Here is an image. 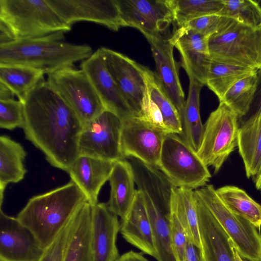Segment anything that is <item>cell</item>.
I'll list each match as a JSON object with an SVG mask.
<instances>
[{
  "label": "cell",
  "mask_w": 261,
  "mask_h": 261,
  "mask_svg": "<svg viewBox=\"0 0 261 261\" xmlns=\"http://www.w3.org/2000/svg\"><path fill=\"white\" fill-rule=\"evenodd\" d=\"M20 101L25 138L51 166L68 172L79 155L82 122L47 81L38 83Z\"/></svg>",
  "instance_id": "cell-1"
},
{
  "label": "cell",
  "mask_w": 261,
  "mask_h": 261,
  "mask_svg": "<svg viewBox=\"0 0 261 261\" xmlns=\"http://www.w3.org/2000/svg\"><path fill=\"white\" fill-rule=\"evenodd\" d=\"M87 199L73 181L31 198L17 215L44 249Z\"/></svg>",
  "instance_id": "cell-2"
},
{
  "label": "cell",
  "mask_w": 261,
  "mask_h": 261,
  "mask_svg": "<svg viewBox=\"0 0 261 261\" xmlns=\"http://www.w3.org/2000/svg\"><path fill=\"white\" fill-rule=\"evenodd\" d=\"M64 32L15 40L0 44V64H18L39 69L49 74L83 61L92 54L88 45L64 41Z\"/></svg>",
  "instance_id": "cell-3"
},
{
  "label": "cell",
  "mask_w": 261,
  "mask_h": 261,
  "mask_svg": "<svg viewBox=\"0 0 261 261\" xmlns=\"http://www.w3.org/2000/svg\"><path fill=\"white\" fill-rule=\"evenodd\" d=\"M0 25L13 40L71 30L46 0H0Z\"/></svg>",
  "instance_id": "cell-4"
},
{
  "label": "cell",
  "mask_w": 261,
  "mask_h": 261,
  "mask_svg": "<svg viewBox=\"0 0 261 261\" xmlns=\"http://www.w3.org/2000/svg\"><path fill=\"white\" fill-rule=\"evenodd\" d=\"M208 47L212 60L256 70L261 67V28L229 18L219 32L209 37Z\"/></svg>",
  "instance_id": "cell-5"
},
{
  "label": "cell",
  "mask_w": 261,
  "mask_h": 261,
  "mask_svg": "<svg viewBox=\"0 0 261 261\" xmlns=\"http://www.w3.org/2000/svg\"><path fill=\"white\" fill-rule=\"evenodd\" d=\"M158 168L177 188L193 190L205 186L211 177L197 152L175 134L166 135Z\"/></svg>",
  "instance_id": "cell-6"
},
{
  "label": "cell",
  "mask_w": 261,
  "mask_h": 261,
  "mask_svg": "<svg viewBox=\"0 0 261 261\" xmlns=\"http://www.w3.org/2000/svg\"><path fill=\"white\" fill-rule=\"evenodd\" d=\"M238 117L225 103L220 102L204 125L197 154L207 166L219 171L230 154L238 146Z\"/></svg>",
  "instance_id": "cell-7"
},
{
  "label": "cell",
  "mask_w": 261,
  "mask_h": 261,
  "mask_svg": "<svg viewBox=\"0 0 261 261\" xmlns=\"http://www.w3.org/2000/svg\"><path fill=\"white\" fill-rule=\"evenodd\" d=\"M195 191L229 237L240 256L249 261H261L260 229L230 211L213 185H205Z\"/></svg>",
  "instance_id": "cell-8"
},
{
  "label": "cell",
  "mask_w": 261,
  "mask_h": 261,
  "mask_svg": "<svg viewBox=\"0 0 261 261\" xmlns=\"http://www.w3.org/2000/svg\"><path fill=\"white\" fill-rule=\"evenodd\" d=\"M46 81L73 110L84 125L106 110L81 69L64 68L48 74Z\"/></svg>",
  "instance_id": "cell-9"
},
{
  "label": "cell",
  "mask_w": 261,
  "mask_h": 261,
  "mask_svg": "<svg viewBox=\"0 0 261 261\" xmlns=\"http://www.w3.org/2000/svg\"><path fill=\"white\" fill-rule=\"evenodd\" d=\"M122 120L105 110L85 124L79 142V155L90 156L114 162L124 159L120 150Z\"/></svg>",
  "instance_id": "cell-10"
},
{
  "label": "cell",
  "mask_w": 261,
  "mask_h": 261,
  "mask_svg": "<svg viewBox=\"0 0 261 261\" xmlns=\"http://www.w3.org/2000/svg\"><path fill=\"white\" fill-rule=\"evenodd\" d=\"M168 134L138 117L123 120L121 154L124 159L133 157L158 168L164 140Z\"/></svg>",
  "instance_id": "cell-11"
},
{
  "label": "cell",
  "mask_w": 261,
  "mask_h": 261,
  "mask_svg": "<svg viewBox=\"0 0 261 261\" xmlns=\"http://www.w3.org/2000/svg\"><path fill=\"white\" fill-rule=\"evenodd\" d=\"M99 49L106 67L124 100L135 116L139 117L146 89L145 67L112 49L105 47Z\"/></svg>",
  "instance_id": "cell-12"
},
{
  "label": "cell",
  "mask_w": 261,
  "mask_h": 261,
  "mask_svg": "<svg viewBox=\"0 0 261 261\" xmlns=\"http://www.w3.org/2000/svg\"><path fill=\"white\" fill-rule=\"evenodd\" d=\"M122 27L147 37L164 33L174 22L169 0H116Z\"/></svg>",
  "instance_id": "cell-13"
},
{
  "label": "cell",
  "mask_w": 261,
  "mask_h": 261,
  "mask_svg": "<svg viewBox=\"0 0 261 261\" xmlns=\"http://www.w3.org/2000/svg\"><path fill=\"white\" fill-rule=\"evenodd\" d=\"M146 89L142 110L139 117L168 133L181 136L183 132L180 115L169 98L156 74L145 67Z\"/></svg>",
  "instance_id": "cell-14"
},
{
  "label": "cell",
  "mask_w": 261,
  "mask_h": 261,
  "mask_svg": "<svg viewBox=\"0 0 261 261\" xmlns=\"http://www.w3.org/2000/svg\"><path fill=\"white\" fill-rule=\"evenodd\" d=\"M68 24L90 21L117 31L122 24L116 0H46Z\"/></svg>",
  "instance_id": "cell-15"
},
{
  "label": "cell",
  "mask_w": 261,
  "mask_h": 261,
  "mask_svg": "<svg viewBox=\"0 0 261 261\" xmlns=\"http://www.w3.org/2000/svg\"><path fill=\"white\" fill-rule=\"evenodd\" d=\"M44 249L16 217L0 208V261H39Z\"/></svg>",
  "instance_id": "cell-16"
},
{
  "label": "cell",
  "mask_w": 261,
  "mask_h": 261,
  "mask_svg": "<svg viewBox=\"0 0 261 261\" xmlns=\"http://www.w3.org/2000/svg\"><path fill=\"white\" fill-rule=\"evenodd\" d=\"M146 38L150 44L155 63L154 73L164 90L177 108L182 121L186 101L179 77L181 65L174 58V46L165 32Z\"/></svg>",
  "instance_id": "cell-17"
},
{
  "label": "cell",
  "mask_w": 261,
  "mask_h": 261,
  "mask_svg": "<svg viewBox=\"0 0 261 261\" xmlns=\"http://www.w3.org/2000/svg\"><path fill=\"white\" fill-rule=\"evenodd\" d=\"M208 37L186 27H179L170 37L171 43L179 51L181 66L189 78L203 85L212 62L208 47Z\"/></svg>",
  "instance_id": "cell-18"
},
{
  "label": "cell",
  "mask_w": 261,
  "mask_h": 261,
  "mask_svg": "<svg viewBox=\"0 0 261 261\" xmlns=\"http://www.w3.org/2000/svg\"><path fill=\"white\" fill-rule=\"evenodd\" d=\"M80 68L91 82L106 110L122 120L135 117L106 67L99 48L82 62Z\"/></svg>",
  "instance_id": "cell-19"
},
{
  "label": "cell",
  "mask_w": 261,
  "mask_h": 261,
  "mask_svg": "<svg viewBox=\"0 0 261 261\" xmlns=\"http://www.w3.org/2000/svg\"><path fill=\"white\" fill-rule=\"evenodd\" d=\"M194 192L204 260L237 261L230 238Z\"/></svg>",
  "instance_id": "cell-20"
},
{
  "label": "cell",
  "mask_w": 261,
  "mask_h": 261,
  "mask_svg": "<svg viewBox=\"0 0 261 261\" xmlns=\"http://www.w3.org/2000/svg\"><path fill=\"white\" fill-rule=\"evenodd\" d=\"M92 206L91 246L94 261H116L120 256L116 245L120 231L118 217L107 203Z\"/></svg>",
  "instance_id": "cell-21"
},
{
  "label": "cell",
  "mask_w": 261,
  "mask_h": 261,
  "mask_svg": "<svg viewBox=\"0 0 261 261\" xmlns=\"http://www.w3.org/2000/svg\"><path fill=\"white\" fill-rule=\"evenodd\" d=\"M113 162L100 159L79 155L67 173L86 196L88 202L97 203L99 192L109 178Z\"/></svg>",
  "instance_id": "cell-22"
},
{
  "label": "cell",
  "mask_w": 261,
  "mask_h": 261,
  "mask_svg": "<svg viewBox=\"0 0 261 261\" xmlns=\"http://www.w3.org/2000/svg\"><path fill=\"white\" fill-rule=\"evenodd\" d=\"M120 232L128 243L144 253L156 258L150 221L143 194L138 190L129 212L126 218L121 220Z\"/></svg>",
  "instance_id": "cell-23"
},
{
  "label": "cell",
  "mask_w": 261,
  "mask_h": 261,
  "mask_svg": "<svg viewBox=\"0 0 261 261\" xmlns=\"http://www.w3.org/2000/svg\"><path fill=\"white\" fill-rule=\"evenodd\" d=\"M126 160L131 165L138 190L159 206L171 210L172 196L177 187L158 168L133 157Z\"/></svg>",
  "instance_id": "cell-24"
},
{
  "label": "cell",
  "mask_w": 261,
  "mask_h": 261,
  "mask_svg": "<svg viewBox=\"0 0 261 261\" xmlns=\"http://www.w3.org/2000/svg\"><path fill=\"white\" fill-rule=\"evenodd\" d=\"M109 181L111 190L107 203L110 211L122 220L130 210L137 191L133 171L126 159L113 162Z\"/></svg>",
  "instance_id": "cell-25"
},
{
  "label": "cell",
  "mask_w": 261,
  "mask_h": 261,
  "mask_svg": "<svg viewBox=\"0 0 261 261\" xmlns=\"http://www.w3.org/2000/svg\"><path fill=\"white\" fill-rule=\"evenodd\" d=\"M92 206L84 203L73 216L63 261H94L91 246Z\"/></svg>",
  "instance_id": "cell-26"
},
{
  "label": "cell",
  "mask_w": 261,
  "mask_h": 261,
  "mask_svg": "<svg viewBox=\"0 0 261 261\" xmlns=\"http://www.w3.org/2000/svg\"><path fill=\"white\" fill-rule=\"evenodd\" d=\"M238 147L247 177H254L261 169V110L239 127Z\"/></svg>",
  "instance_id": "cell-27"
},
{
  "label": "cell",
  "mask_w": 261,
  "mask_h": 261,
  "mask_svg": "<svg viewBox=\"0 0 261 261\" xmlns=\"http://www.w3.org/2000/svg\"><path fill=\"white\" fill-rule=\"evenodd\" d=\"M27 152L18 142L9 137H0V205L4 191L10 183L21 181L27 172L24 165Z\"/></svg>",
  "instance_id": "cell-28"
},
{
  "label": "cell",
  "mask_w": 261,
  "mask_h": 261,
  "mask_svg": "<svg viewBox=\"0 0 261 261\" xmlns=\"http://www.w3.org/2000/svg\"><path fill=\"white\" fill-rule=\"evenodd\" d=\"M187 99L182 116L183 132L181 137L196 152L200 146L203 132L200 115V94L202 84L189 78Z\"/></svg>",
  "instance_id": "cell-29"
},
{
  "label": "cell",
  "mask_w": 261,
  "mask_h": 261,
  "mask_svg": "<svg viewBox=\"0 0 261 261\" xmlns=\"http://www.w3.org/2000/svg\"><path fill=\"white\" fill-rule=\"evenodd\" d=\"M171 211L180 223L188 238L201 248L194 190L177 188L172 196Z\"/></svg>",
  "instance_id": "cell-30"
},
{
  "label": "cell",
  "mask_w": 261,
  "mask_h": 261,
  "mask_svg": "<svg viewBox=\"0 0 261 261\" xmlns=\"http://www.w3.org/2000/svg\"><path fill=\"white\" fill-rule=\"evenodd\" d=\"M43 71L18 64H0V82L7 86L17 96L22 98L44 80Z\"/></svg>",
  "instance_id": "cell-31"
},
{
  "label": "cell",
  "mask_w": 261,
  "mask_h": 261,
  "mask_svg": "<svg viewBox=\"0 0 261 261\" xmlns=\"http://www.w3.org/2000/svg\"><path fill=\"white\" fill-rule=\"evenodd\" d=\"M217 194L226 206L233 213L261 228V205L243 189L226 186L216 190Z\"/></svg>",
  "instance_id": "cell-32"
},
{
  "label": "cell",
  "mask_w": 261,
  "mask_h": 261,
  "mask_svg": "<svg viewBox=\"0 0 261 261\" xmlns=\"http://www.w3.org/2000/svg\"><path fill=\"white\" fill-rule=\"evenodd\" d=\"M257 70L212 60L205 85L220 101L236 83Z\"/></svg>",
  "instance_id": "cell-33"
},
{
  "label": "cell",
  "mask_w": 261,
  "mask_h": 261,
  "mask_svg": "<svg viewBox=\"0 0 261 261\" xmlns=\"http://www.w3.org/2000/svg\"><path fill=\"white\" fill-rule=\"evenodd\" d=\"M169 3L179 27L196 18L218 14L224 7L223 0H169Z\"/></svg>",
  "instance_id": "cell-34"
},
{
  "label": "cell",
  "mask_w": 261,
  "mask_h": 261,
  "mask_svg": "<svg viewBox=\"0 0 261 261\" xmlns=\"http://www.w3.org/2000/svg\"><path fill=\"white\" fill-rule=\"evenodd\" d=\"M256 71L236 83L220 101L225 103L239 118L246 116L249 111L256 88Z\"/></svg>",
  "instance_id": "cell-35"
},
{
  "label": "cell",
  "mask_w": 261,
  "mask_h": 261,
  "mask_svg": "<svg viewBox=\"0 0 261 261\" xmlns=\"http://www.w3.org/2000/svg\"><path fill=\"white\" fill-rule=\"evenodd\" d=\"M224 7L218 14L253 28H261V6L251 0H223Z\"/></svg>",
  "instance_id": "cell-36"
},
{
  "label": "cell",
  "mask_w": 261,
  "mask_h": 261,
  "mask_svg": "<svg viewBox=\"0 0 261 261\" xmlns=\"http://www.w3.org/2000/svg\"><path fill=\"white\" fill-rule=\"evenodd\" d=\"M24 123L22 102L14 98L0 100V127L13 130L23 128Z\"/></svg>",
  "instance_id": "cell-37"
},
{
  "label": "cell",
  "mask_w": 261,
  "mask_h": 261,
  "mask_svg": "<svg viewBox=\"0 0 261 261\" xmlns=\"http://www.w3.org/2000/svg\"><path fill=\"white\" fill-rule=\"evenodd\" d=\"M73 223V216L66 223L54 241L44 249L39 261H63Z\"/></svg>",
  "instance_id": "cell-38"
},
{
  "label": "cell",
  "mask_w": 261,
  "mask_h": 261,
  "mask_svg": "<svg viewBox=\"0 0 261 261\" xmlns=\"http://www.w3.org/2000/svg\"><path fill=\"white\" fill-rule=\"evenodd\" d=\"M228 19L218 14H211L192 19L182 27H188L209 37L219 32Z\"/></svg>",
  "instance_id": "cell-39"
},
{
  "label": "cell",
  "mask_w": 261,
  "mask_h": 261,
  "mask_svg": "<svg viewBox=\"0 0 261 261\" xmlns=\"http://www.w3.org/2000/svg\"><path fill=\"white\" fill-rule=\"evenodd\" d=\"M170 233L172 247L177 261H183L188 236L180 223L174 214L170 216Z\"/></svg>",
  "instance_id": "cell-40"
},
{
  "label": "cell",
  "mask_w": 261,
  "mask_h": 261,
  "mask_svg": "<svg viewBox=\"0 0 261 261\" xmlns=\"http://www.w3.org/2000/svg\"><path fill=\"white\" fill-rule=\"evenodd\" d=\"M256 77L255 91L249 111L247 114H250L249 116L261 110V67L256 71Z\"/></svg>",
  "instance_id": "cell-41"
},
{
  "label": "cell",
  "mask_w": 261,
  "mask_h": 261,
  "mask_svg": "<svg viewBox=\"0 0 261 261\" xmlns=\"http://www.w3.org/2000/svg\"><path fill=\"white\" fill-rule=\"evenodd\" d=\"M183 261H204L201 248L193 243L188 237Z\"/></svg>",
  "instance_id": "cell-42"
},
{
  "label": "cell",
  "mask_w": 261,
  "mask_h": 261,
  "mask_svg": "<svg viewBox=\"0 0 261 261\" xmlns=\"http://www.w3.org/2000/svg\"><path fill=\"white\" fill-rule=\"evenodd\" d=\"M116 261H149L141 253L130 250L120 255Z\"/></svg>",
  "instance_id": "cell-43"
},
{
  "label": "cell",
  "mask_w": 261,
  "mask_h": 261,
  "mask_svg": "<svg viewBox=\"0 0 261 261\" xmlns=\"http://www.w3.org/2000/svg\"><path fill=\"white\" fill-rule=\"evenodd\" d=\"M15 94L5 84L0 82V100L14 98Z\"/></svg>",
  "instance_id": "cell-44"
},
{
  "label": "cell",
  "mask_w": 261,
  "mask_h": 261,
  "mask_svg": "<svg viewBox=\"0 0 261 261\" xmlns=\"http://www.w3.org/2000/svg\"><path fill=\"white\" fill-rule=\"evenodd\" d=\"M254 177V181L256 188L261 190V169Z\"/></svg>",
  "instance_id": "cell-45"
},
{
  "label": "cell",
  "mask_w": 261,
  "mask_h": 261,
  "mask_svg": "<svg viewBox=\"0 0 261 261\" xmlns=\"http://www.w3.org/2000/svg\"><path fill=\"white\" fill-rule=\"evenodd\" d=\"M234 253L237 261H249L242 257L235 248L234 249Z\"/></svg>",
  "instance_id": "cell-46"
},
{
  "label": "cell",
  "mask_w": 261,
  "mask_h": 261,
  "mask_svg": "<svg viewBox=\"0 0 261 261\" xmlns=\"http://www.w3.org/2000/svg\"></svg>",
  "instance_id": "cell-47"
}]
</instances>
